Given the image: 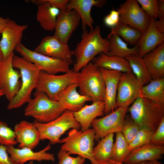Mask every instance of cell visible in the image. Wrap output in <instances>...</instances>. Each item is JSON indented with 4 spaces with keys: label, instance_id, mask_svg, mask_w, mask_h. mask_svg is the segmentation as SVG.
Instances as JSON below:
<instances>
[{
    "label": "cell",
    "instance_id": "1",
    "mask_svg": "<svg viewBox=\"0 0 164 164\" xmlns=\"http://www.w3.org/2000/svg\"><path fill=\"white\" fill-rule=\"evenodd\" d=\"M109 50L108 40L102 37L99 26L89 31H83L81 40L73 51L75 62L72 70L80 72L97 55L102 53L106 54Z\"/></svg>",
    "mask_w": 164,
    "mask_h": 164
},
{
    "label": "cell",
    "instance_id": "2",
    "mask_svg": "<svg viewBox=\"0 0 164 164\" xmlns=\"http://www.w3.org/2000/svg\"><path fill=\"white\" fill-rule=\"evenodd\" d=\"M14 68L19 69L22 80L20 88L15 97L9 102V110L18 108L28 103L32 98V92L36 89L41 70L22 57L15 55L12 59Z\"/></svg>",
    "mask_w": 164,
    "mask_h": 164
},
{
    "label": "cell",
    "instance_id": "3",
    "mask_svg": "<svg viewBox=\"0 0 164 164\" xmlns=\"http://www.w3.org/2000/svg\"><path fill=\"white\" fill-rule=\"evenodd\" d=\"M128 111L140 128L154 132L164 117V104L140 97L128 108Z\"/></svg>",
    "mask_w": 164,
    "mask_h": 164
},
{
    "label": "cell",
    "instance_id": "4",
    "mask_svg": "<svg viewBox=\"0 0 164 164\" xmlns=\"http://www.w3.org/2000/svg\"><path fill=\"white\" fill-rule=\"evenodd\" d=\"M34 97L27 103L24 114L42 123H48L60 116L65 110L57 101L50 99L44 92L36 91Z\"/></svg>",
    "mask_w": 164,
    "mask_h": 164
},
{
    "label": "cell",
    "instance_id": "5",
    "mask_svg": "<svg viewBox=\"0 0 164 164\" xmlns=\"http://www.w3.org/2000/svg\"><path fill=\"white\" fill-rule=\"evenodd\" d=\"M95 131L93 128L83 132L73 128L67 136L61 139V149L69 154H77L89 160L92 164H96L93 155Z\"/></svg>",
    "mask_w": 164,
    "mask_h": 164
},
{
    "label": "cell",
    "instance_id": "6",
    "mask_svg": "<svg viewBox=\"0 0 164 164\" xmlns=\"http://www.w3.org/2000/svg\"><path fill=\"white\" fill-rule=\"evenodd\" d=\"M77 82L79 93L92 101H104L105 84L99 68L91 61L80 71Z\"/></svg>",
    "mask_w": 164,
    "mask_h": 164
},
{
    "label": "cell",
    "instance_id": "7",
    "mask_svg": "<svg viewBox=\"0 0 164 164\" xmlns=\"http://www.w3.org/2000/svg\"><path fill=\"white\" fill-rule=\"evenodd\" d=\"M32 123L39 132L40 140L48 139L52 144L61 143V136L70 129L79 130L81 127L73 113L67 110L59 118L48 123H42L35 120Z\"/></svg>",
    "mask_w": 164,
    "mask_h": 164
},
{
    "label": "cell",
    "instance_id": "8",
    "mask_svg": "<svg viewBox=\"0 0 164 164\" xmlns=\"http://www.w3.org/2000/svg\"><path fill=\"white\" fill-rule=\"evenodd\" d=\"M79 76V72L72 69L60 75L49 74L42 70L36 89L44 92L50 99L56 101L57 95L62 91L69 85L78 82Z\"/></svg>",
    "mask_w": 164,
    "mask_h": 164
},
{
    "label": "cell",
    "instance_id": "9",
    "mask_svg": "<svg viewBox=\"0 0 164 164\" xmlns=\"http://www.w3.org/2000/svg\"><path fill=\"white\" fill-rule=\"evenodd\" d=\"M15 50L22 57L48 74H56L59 73H65L71 70L70 64L32 50L21 43L15 48Z\"/></svg>",
    "mask_w": 164,
    "mask_h": 164
},
{
    "label": "cell",
    "instance_id": "10",
    "mask_svg": "<svg viewBox=\"0 0 164 164\" xmlns=\"http://www.w3.org/2000/svg\"><path fill=\"white\" fill-rule=\"evenodd\" d=\"M128 107H119L101 118H95L91 126L95 131L94 141L101 139L111 133L121 132Z\"/></svg>",
    "mask_w": 164,
    "mask_h": 164
},
{
    "label": "cell",
    "instance_id": "11",
    "mask_svg": "<svg viewBox=\"0 0 164 164\" xmlns=\"http://www.w3.org/2000/svg\"><path fill=\"white\" fill-rule=\"evenodd\" d=\"M119 14V22L129 25L142 32L147 29L151 17L144 11L136 0H127L116 9Z\"/></svg>",
    "mask_w": 164,
    "mask_h": 164
},
{
    "label": "cell",
    "instance_id": "12",
    "mask_svg": "<svg viewBox=\"0 0 164 164\" xmlns=\"http://www.w3.org/2000/svg\"><path fill=\"white\" fill-rule=\"evenodd\" d=\"M142 86L132 72L122 73L118 86L115 109L132 104L141 97Z\"/></svg>",
    "mask_w": 164,
    "mask_h": 164
},
{
    "label": "cell",
    "instance_id": "13",
    "mask_svg": "<svg viewBox=\"0 0 164 164\" xmlns=\"http://www.w3.org/2000/svg\"><path fill=\"white\" fill-rule=\"evenodd\" d=\"M14 55L13 53L4 59L0 65V90L3 91L9 102L17 94L21 85L20 72L14 69L12 65Z\"/></svg>",
    "mask_w": 164,
    "mask_h": 164
},
{
    "label": "cell",
    "instance_id": "14",
    "mask_svg": "<svg viewBox=\"0 0 164 164\" xmlns=\"http://www.w3.org/2000/svg\"><path fill=\"white\" fill-rule=\"evenodd\" d=\"M34 51L70 64L73 62V51L71 50L68 44L61 42L54 35L44 37Z\"/></svg>",
    "mask_w": 164,
    "mask_h": 164
},
{
    "label": "cell",
    "instance_id": "15",
    "mask_svg": "<svg viewBox=\"0 0 164 164\" xmlns=\"http://www.w3.org/2000/svg\"><path fill=\"white\" fill-rule=\"evenodd\" d=\"M6 24L1 34L0 47L4 59L14 53L15 48L20 43L23 32L28 27L27 25H19L14 20L7 18Z\"/></svg>",
    "mask_w": 164,
    "mask_h": 164
},
{
    "label": "cell",
    "instance_id": "16",
    "mask_svg": "<svg viewBox=\"0 0 164 164\" xmlns=\"http://www.w3.org/2000/svg\"><path fill=\"white\" fill-rule=\"evenodd\" d=\"M80 20L79 14L74 10L66 8L60 10L54 35L61 42L67 44L69 39L79 26Z\"/></svg>",
    "mask_w": 164,
    "mask_h": 164
},
{
    "label": "cell",
    "instance_id": "17",
    "mask_svg": "<svg viewBox=\"0 0 164 164\" xmlns=\"http://www.w3.org/2000/svg\"><path fill=\"white\" fill-rule=\"evenodd\" d=\"M77 83L71 84L62 91L57 95L58 101L65 110L73 113L80 110L87 101H92L90 97L80 94L77 88Z\"/></svg>",
    "mask_w": 164,
    "mask_h": 164
},
{
    "label": "cell",
    "instance_id": "18",
    "mask_svg": "<svg viewBox=\"0 0 164 164\" xmlns=\"http://www.w3.org/2000/svg\"><path fill=\"white\" fill-rule=\"evenodd\" d=\"M105 84V92L104 101L106 114L115 109L117 87L122 72L99 68Z\"/></svg>",
    "mask_w": 164,
    "mask_h": 164
},
{
    "label": "cell",
    "instance_id": "19",
    "mask_svg": "<svg viewBox=\"0 0 164 164\" xmlns=\"http://www.w3.org/2000/svg\"><path fill=\"white\" fill-rule=\"evenodd\" d=\"M107 2L106 0H70L66 8L74 10L79 14L82 22L83 31L86 30L88 27L90 30L94 29V21L91 14V11L93 6L102 8Z\"/></svg>",
    "mask_w": 164,
    "mask_h": 164
},
{
    "label": "cell",
    "instance_id": "20",
    "mask_svg": "<svg viewBox=\"0 0 164 164\" xmlns=\"http://www.w3.org/2000/svg\"><path fill=\"white\" fill-rule=\"evenodd\" d=\"M14 131L19 148H26L32 150L38 145L40 133L33 123L26 120L21 121L15 125Z\"/></svg>",
    "mask_w": 164,
    "mask_h": 164
},
{
    "label": "cell",
    "instance_id": "21",
    "mask_svg": "<svg viewBox=\"0 0 164 164\" xmlns=\"http://www.w3.org/2000/svg\"><path fill=\"white\" fill-rule=\"evenodd\" d=\"M7 147V151L10 155V157L19 164H24L27 161H30L55 160L53 154L47 152L51 148L50 144L37 152H34L32 149L26 148L19 149L16 148L13 146Z\"/></svg>",
    "mask_w": 164,
    "mask_h": 164
},
{
    "label": "cell",
    "instance_id": "22",
    "mask_svg": "<svg viewBox=\"0 0 164 164\" xmlns=\"http://www.w3.org/2000/svg\"><path fill=\"white\" fill-rule=\"evenodd\" d=\"M156 19L151 18L150 24L146 31L142 32L135 46L138 49V55L143 57L164 43V33L158 31L155 27Z\"/></svg>",
    "mask_w": 164,
    "mask_h": 164
},
{
    "label": "cell",
    "instance_id": "23",
    "mask_svg": "<svg viewBox=\"0 0 164 164\" xmlns=\"http://www.w3.org/2000/svg\"><path fill=\"white\" fill-rule=\"evenodd\" d=\"M164 153V146L149 144L132 150L123 163L138 164L145 162L159 160Z\"/></svg>",
    "mask_w": 164,
    "mask_h": 164
},
{
    "label": "cell",
    "instance_id": "24",
    "mask_svg": "<svg viewBox=\"0 0 164 164\" xmlns=\"http://www.w3.org/2000/svg\"><path fill=\"white\" fill-rule=\"evenodd\" d=\"M105 106L104 101L93 102L86 105L77 111L73 113L76 121L80 124L81 130L85 131L90 128L93 121L104 113Z\"/></svg>",
    "mask_w": 164,
    "mask_h": 164
},
{
    "label": "cell",
    "instance_id": "25",
    "mask_svg": "<svg viewBox=\"0 0 164 164\" xmlns=\"http://www.w3.org/2000/svg\"><path fill=\"white\" fill-rule=\"evenodd\" d=\"M32 1L37 5L36 19L41 26L46 31L54 30L60 10L51 6L47 0Z\"/></svg>",
    "mask_w": 164,
    "mask_h": 164
},
{
    "label": "cell",
    "instance_id": "26",
    "mask_svg": "<svg viewBox=\"0 0 164 164\" xmlns=\"http://www.w3.org/2000/svg\"><path fill=\"white\" fill-rule=\"evenodd\" d=\"M143 58L152 79L164 77V43Z\"/></svg>",
    "mask_w": 164,
    "mask_h": 164
},
{
    "label": "cell",
    "instance_id": "27",
    "mask_svg": "<svg viewBox=\"0 0 164 164\" xmlns=\"http://www.w3.org/2000/svg\"><path fill=\"white\" fill-rule=\"evenodd\" d=\"M91 61L99 68L122 73L132 72L128 61L120 57L108 56L102 53L94 58Z\"/></svg>",
    "mask_w": 164,
    "mask_h": 164
},
{
    "label": "cell",
    "instance_id": "28",
    "mask_svg": "<svg viewBox=\"0 0 164 164\" xmlns=\"http://www.w3.org/2000/svg\"><path fill=\"white\" fill-rule=\"evenodd\" d=\"M107 39L109 42V50L106 54L125 58L130 56L138 54V49L136 46L130 48L118 35L109 34Z\"/></svg>",
    "mask_w": 164,
    "mask_h": 164
},
{
    "label": "cell",
    "instance_id": "29",
    "mask_svg": "<svg viewBox=\"0 0 164 164\" xmlns=\"http://www.w3.org/2000/svg\"><path fill=\"white\" fill-rule=\"evenodd\" d=\"M141 97L164 104V77L152 79L141 89Z\"/></svg>",
    "mask_w": 164,
    "mask_h": 164
},
{
    "label": "cell",
    "instance_id": "30",
    "mask_svg": "<svg viewBox=\"0 0 164 164\" xmlns=\"http://www.w3.org/2000/svg\"><path fill=\"white\" fill-rule=\"evenodd\" d=\"M125 59L129 62L132 72L143 86L152 79L143 58L138 54L130 56Z\"/></svg>",
    "mask_w": 164,
    "mask_h": 164
},
{
    "label": "cell",
    "instance_id": "31",
    "mask_svg": "<svg viewBox=\"0 0 164 164\" xmlns=\"http://www.w3.org/2000/svg\"><path fill=\"white\" fill-rule=\"evenodd\" d=\"M114 133L110 134L101 139L93 150L96 161H105L111 159L114 144Z\"/></svg>",
    "mask_w": 164,
    "mask_h": 164
},
{
    "label": "cell",
    "instance_id": "32",
    "mask_svg": "<svg viewBox=\"0 0 164 164\" xmlns=\"http://www.w3.org/2000/svg\"><path fill=\"white\" fill-rule=\"evenodd\" d=\"M142 32L129 25L119 22L111 28L109 34H116L121 36L126 43L135 46L140 39Z\"/></svg>",
    "mask_w": 164,
    "mask_h": 164
},
{
    "label": "cell",
    "instance_id": "33",
    "mask_svg": "<svg viewBox=\"0 0 164 164\" xmlns=\"http://www.w3.org/2000/svg\"><path fill=\"white\" fill-rule=\"evenodd\" d=\"M128 144L121 132L116 133L114 143L111 159L114 161L123 163L130 153Z\"/></svg>",
    "mask_w": 164,
    "mask_h": 164
},
{
    "label": "cell",
    "instance_id": "34",
    "mask_svg": "<svg viewBox=\"0 0 164 164\" xmlns=\"http://www.w3.org/2000/svg\"><path fill=\"white\" fill-rule=\"evenodd\" d=\"M17 143L14 131L7 123L0 120V144L6 146H14Z\"/></svg>",
    "mask_w": 164,
    "mask_h": 164
},
{
    "label": "cell",
    "instance_id": "35",
    "mask_svg": "<svg viewBox=\"0 0 164 164\" xmlns=\"http://www.w3.org/2000/svg\"><path fill=\"white\" fill-rule=\"evenodd\" d=\"M154 132L149 130L140 128L134 138L128 144L131 151L133 149L149 144Z\"/></svg>",
    "mask_w": 164,
    "mask_h": 164
},
{
    "label": "cell",
    "instance_id": "36",
    "mask_svg": "<svg viewBox=\"0 0 164 164\" xmlns=\"http://www.w3.org/2000/svg\"><path fill=\"white\" fill-rule=\"evenodd\" d=\"M140 129L138 125L131 118L127 119L125 118L121 132L129 144Z\"/></svg>",
    "mask_w": 164,
    "mask_h": 164
},
{
    "label": "cell",
    "instance_id": "37",
    "mask_svg": "<svg viewBox=\"0 0 164 164\" xmlns=\"http://www.w3.org/2000/svg\"><path fill=\"white\" fill-rule=\"evenodd\" d=\"M142 9L151 18L156 19L158 17L159 9L157 0H137Z\"/></svg>",
    "mask_w": 164,
    "mask_h": 164
},
{
    "label": "cell",
    "instance_id": "38",
    "mask_svg": "<svg viewBox=\"0 0 164 164\" xmlns=\"http://www.w3.org/2000/svg\"><path fill=\"white\" fill-rule=\"evenodd\" d=\"M59 162L57 164H84L85 159L81 156L76 157L70 155L65 150L60 149L57 153Z\"/></svg>",
    "mask_w": 164,
    "mask_h": 164
},
{
    "label": "cell",
    "instance_id": "39",
    "mask_svg": "<svg viewBox=\"0 0 164 164\" xmlns=\"http://www.w3.org/2000/svg\"><path fill=\"white\" fill-rule=\"evenodd\" d=\"M149 144L156 145H164V117L162 118L157 128L153 133Z\"/></svg>",
    "mask_w": 164,
    "mask_h": 164
},
{
    "label": "cell",
    "instance_id": "40",
    "mask_svg": "<svg viewBox=\"0 0 164 164\" xmlns=\"http://www.w3.org/2000/svg\"><path fill=\"white\" fill-rule=\"evenodd\" d=\"M119 14L117 10H112L104 18V22L107 26L111 28L115 27L119 22Z\"/></svg>",
    "mask_w": 164,
    "mask_h": 164
},
{
    "label": "cell",
    "instance_id": "41",
    "mask_svg": "<svg viewBox=\"0 0 164 164\" xmlns=\"http://www.w3.org/2000/svg\"><path fill=\"white\" fill-rule=\"evenodd\" d=\"M7 146L0 145V164H19L9 156Z\"/></svg>",
    "mask_w": 164,
    "mask_h": 164
},
{
    "label": "cell",
    "instance_id": "42",
    "mask_svg": "<svg viewBox=\"0 0 164 164\" xmlns=\"http://www.w3.org/2000/svg\"><path fill=\"white\" fill-rule=\"evenodd\" d=\"M52 6L59 9L60 10L64 9L69 0H47Z\"/></svg>",
    "mask_w": 164,
    "mask_h": 164
},
{
    "label": "cell",
    "instance_id": "43",
    "mask_svg": "<svg viewBox=\"0 0 164 164\" xmlns=\"http://www.w3.org/2000/svg\"><path fill=\"white\" fill-rule=\"evenodd\" d=\"M155 25L158 31L164 33V18H159L158 20L155 19Z\"/></svg>",
    "mask_w": 164,
    "mask_h": 164
},
{
    "label": "cell",
    "instance_id": "44",
    "mask_svg": "<svg viewBox=\"0 0 164 164\" xmlns=\"http://www.w3.org/2000/svg\"><path fill=\"white\" fill-rule=\"evenodd\" d=\"M159 13V18H164V0H158Z\"/></svg>",
    "mask_w": 164,
    "mask_h": 164
},
{
    "label": "cell",
    "instance_id": "45",
    "mask_svg": "<svg viewBox=\"0 0 164 164\" xmlns=\"http://www.w3.org/2000/svg\"><path fill=\"white\" fill-rule=\"evenodd\" d=\"M7 18L5 19L0 16V33H1L7 23Z\"/></svg>",
    "mask_w": 164,
    "mask_h": 164
},
{
    "label": "cell",
    "instance_id": "46",
    "mask_svg": "<svg viewBox=\"0 0 164 164\" xmlns=\"http://www.w3.org/2000/svg\"><path fill=\"white\" fill-rule=\"evenodd\" d=\"M96 164H115L109 159L105 161H96Z\"/></svg>",
    "mask_w": 164,
    "mask_h": 164
},
{
    "label": "cell",
    "instance_id": "47",
    "mask_svg": "<svg viewBox=\"0 0 164 164\" xmlns=\"http://www.w3.org/2000/svg\"><path fill=\"white\" fill-rule=\"evenodd\" d=\"M145 164H163L157 160L146 162Z\"/></svg>",
    "mask_w": 164,
    "mask_h": 164
},
{
    "label": "cell",
    "instance_id": "48",
    "mask_svg": "<svg viewBox=\"0 0 164 164\" xmlns=\"http://www.w3.org/2000/svg\"><path fill=\"white\" fill-rule=\"evenodd\" d=\"M4 60L3 55L0 47V65L2 64Z\"/></svg>",
    "mask_w": 164,
    "mask_h": 164
},
{
    "label": "cell",
    "instance_id": "49",
    "mask_svg": "<svg viewBox=\"0 0 164 164\" xmlns=\"http://www.w3.org/2000/svg\"><path fill=\"white\" fill-rule=\"evenodd\" d=\"M111 161L114 163L115 164H126L125 163H120V162H115L114 161V160H112V159H111ZM146 162H141L138 164H145Z\"/></svg>",
    "mask_w": 164,
    "mask_h": 164
},
{
    "label": "cell",
    "instance_id": "50",
    "mask_svg": "<svg viewBox=\"0 0 164 164\" xmlns=\"http://www.w3.org/2000/svg\"><path fill=\"white\" fill-rule=\"evenodd\" d=\"M4 95L5 94L3 91L2 90H0V97Z\"/></svg>",
    "mask_w": 164,
    "mask_h": 164
},
{
    "label": "cell",
    "instance_id": "51",
    "mask_svg": "<svg viewBox=\"0 0 164 164\" xmlns=\"http://www.w3.org/2000/svg\"><path fill=\"white\" fill-rule=\"evenodd\" d=\"M28 164H33V161H29Z\"/></svg>",
    "mask_w": 164,
    "mask_h": 164
}]
</instances>
